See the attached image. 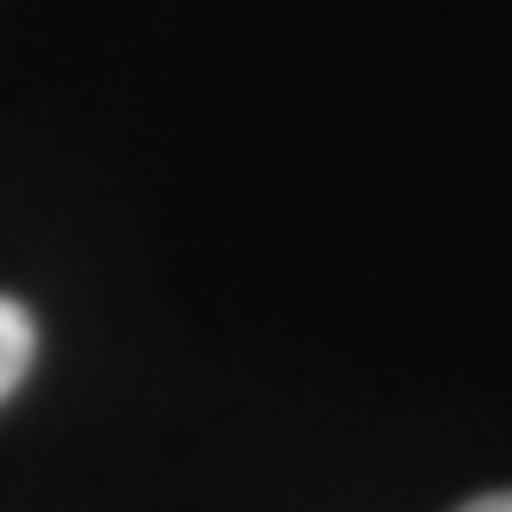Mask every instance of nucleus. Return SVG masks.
I'll list each match as a JSON object with an SVG mask.
<instances>
[{
	"label": "nucleus",
	"mask_w": 512,
	"mask_h": 512,
	"mask_svg": "<svg viewBox=\"0 0 512 512\" xmlns=\"http://www.w3.org/2000/svg\"><path fill=\"white\" fill-rule=\"evenodd\" d=\"M31 352H38V327H31V315L13 297H0V401L25 383Z\"/></svg>",
	"instance_id": "1"
},
{
	"label": "nucleus",
	"mask_w": 512,
	"mask_h": 512,
	"mask_svg": "<svg viewBox=\"0 0 512 512\" xmlns=\"http://www.w3.org/2000/svg\"><path fill=\"white\" fill-rule=\"evenodd\" d=\"M463 512H512V494H488V500H469Z\"/></svg>",
	"instance_id": "2"
}]
</instances>
